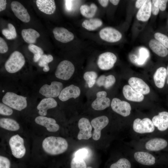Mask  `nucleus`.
<instances>
[{
  "mask_svg": "<svg viewBox=\"0 0 168 168\" xmlns=\"http://www.w3.org/2000/svg\"><path fill=\"white\" fill-rule=\"evenodd\" d=\"M42 147L48 154L55 155L65 152L68 147L67 141L61 137L50 136L45 138L43 141Z\"/></svg>",
  "mask_w": 168,
  "mask_h": 168,
  "instance_id": "1",
  "label": "nucleus"
},
{
  "mask_svg": "<svg viewBox=\"0 0 168 168\" xmlns=\"http://www.w3.org/2000/svg\"><path fill=\"white\" fill-rule=\"evenodd\" d=\"M26 97L12 92H8L3 96V104L16 110L21 111L27 105Z\"/></svg>",
  "mask_w": 168,
  "mask_h": 168,
  "instance_id": "2",
  "label": "nucleus"
},
{
  "mask_svg": "<svg viewBox=\"0 0 168 168\" xmlns=\"http://www.w3.org/2000/svg\"><path fill=\"white\" fill-rule=\"evenodd\" d=\"M25 62V58L22 54L20 52L16 51L11 54L5 63V67L8 72L14 73L22 68Z\"/></svg>",
  "mask_w": 168,
  "mask_h": 168,
  "instance_id": "3",
  "label": "nucleus"
},
{
  "mask_svg": "<svg viewBox=\"0 0 168 168\" xmlns=\"http://www.w3.org/2000/svg\"><path fill=\"white\" fill-rule=\"evenodd\" d=\"M74 71L75 67L72 63L69 61L64 60L58 64L55 74L58 79L67 80L71 77Z\"/></svg>",
  "mask_w": 168,
  "mask_h": 168,
  "instance_id": "4",
  "label": "nucleus"
},
{
  "mask_svg": "<svg viewBox=\"0 0 168 168\" xmlns=\"http://www.w3.org/2000/svg\"><path fill=\"white\" fill-rule=\"evenodd\" d=\"M12 154L16 158H21L25 155L26 149L24 145L23 138L19 135L12 137L9 141Z\"/></svg>",
  "mask_w": 168,
  "mask_h": 168,
  "instance_id": "5",
  "label": "nucleus"
},
{
  "mask_svg": "<svg viewBox=\"0 0 168 168\" xmlns=\"http://www.w3.org/2000/svg\"><path fill=\"white\" fill-rule=\"evenodd\" d=\"M133 128L135 132L139 134L152 133L155 130L152 120L148 118L136 119L133 122Z\"/></svg>",
  "mask_w": 168,
  "mask_h": 168,
  "instance_id": "6",
  "label": "nucleus"
},
{
  "mask_svg": "<svg viewBox=\"0 0 168 168\" xmlns=\"http://www.w3.org/2000/svg\"><path fill=\"white\" fill-rule=\"evenodd\" d=\"M63 85L61 82L54 81L50 85L46 84L40 88L39 92L46 98L55 97L59 95L63 89Z\"/></svg>",
  "mask_w": 168,
  "mask_h": 168,
  "instance_id": "7",
  "label": "nucleus"
},
{
  "mask_svg": "<svg viewBox=\"0 0 168 168\" xmlns=\"http://www.w3.org/2000/svg\"><path fill=\"white\" fill-rule=\"evenodd\" d=\"M117 57L113 53L106 52L100 54L97 60V65L101 70H108L112 68L117 60Z\"/></svg>",
  "mask_w": 168,
  "mask_h": 168,
  "instance_id": "8",
  "label": "nucleus"
},
{
  "mask_svg": "<svg viewBox=\"0 0 168 168\" xmlns=\"http://www.w3.org/2000/svg\"><path fill=\"white\" fill-rule=\"evenodd\" d=\"M111 106L114 112L124 117H127L130 114L131 107L127 101L115 98L111 101Z\"/></svg>",
  "mask_w": 168,
  "mask_h": 168,
  "instance_id": "9",
  "label": "nucleus"
},
{
  "mask_svg": "<svg viewBox=\"0 0 168 168\" xmlns=\"http://www.w3.org/2000/svg\"><path fill=\"white\" fill-rule=\"evenodd\" d=\"M108 118L104 115L100 116L93 119L91 124L94 130L92 134V138L94 140H98L101 136V131L108 124Z\"/></svg>",
  "mask_w": 168,
  "mask_h": 168,
  "instance_id": "10",
  "label": "nucleus"
},
{
  "mask_svg": "<svg viewBox=\"0 0 168 168\" xmlns=\"http://www.w3.org/2000/svg\"><path fill=\"white\" fill-rule=\"evenodd\" d=\"M78 125L80 129L77 136L78 139L87 140L92 137V126L87 119L81 118L79 120Z\"/></svg>",
  "mask_w": 168,
  "mask_h": 168,
  "instance_id": "11",
  "label": "nucleus"
},
{
  "mask_svg": "<svg viewBox=\"0 0 168 168\" xmlns=\"http://www.w3.org/2000/svg\"><path fill=\"white\" fill-rule=\"evenodd\" d=\"M99 35L102 40L112 43L119 41L122 37V35L119 31L110 27L102 29L100 31Z\"/></svg>",
  "mask_w": 168,
  "mask_h": 168,
  "instance_id": "12",
  "label": "nucleus"
},
{
  "mask_svg": "<svg viewBox=\"0 0 168 168\" xmlns=\"http://www.w3.org/2000/svg\"><path fill=\"white\" fill-rule=\"evenodd\" d=\"M107 93L104 91H100L96 94V98L91 104L92 108L97 110H103L109 107L110 104V99L106 97Z\"/></svg>",
  "mask_w": 168,
  "mask_h": 168,
  "instance_id": "13",
  "label": "nucleus"
},
{
  "mask_svg": "<svg viewBox=\"0 0 168 168\" xmlns=\"http://www.w3.org/2000/svg\"><path fill=\"white\" fill-rule=\"evenodd\" d=\"M11 8L15 16L22 22H29L30 19L27 9L20 2L13 1L11 3Z\"/></svg>",
  "mask_w": 168,
  "mask_h": 168,
  "instance_id": "14",
  "label": "nucleus"
},
{
  "mask_svg": "<svg viewBox=\"0 0 168 168\" xmlns=\"http://www.w3.org/2000/svg\"><path fill=\"white\" fill-rule=\"evenodd\" d=\"M128 83L134 90L142 95L147 94L150 93V89L149 86L140 78L131 77L129 79Z\"/></svg>",
  "mask_w": 168,
  "mask_h": 168,
  "instance_id": "15",
  "label": "nucleus"
},
{
  "mask_svg": "<svg viewBox=\"0 0 168 168\" xmlns=\"http://www.w3.org/2000/svg\"><path fill=\"white\" fill-rule=\"evenodd\" d=\"M80 93V90L79 87L71 85L63 89L58 98L61 101H65L71 98H76L79 96Z\"/></svg>",
  "mask_w": 168,
  "mask_h": 168,
  "instance_id": "16",
  "label": "nucleus"
},
{
  "mask_svg": "<svg viewBox=\"0 0 168 168\" xmlns=\"http://www.w3.org/2000/svg\"><path fill=\"white\" fill-rule=\"evenodd\" d=\"M55 39L63 43H67L72 40L73 34L66 29L63 27H56L53 31Z\"/></svg>",
  "mask_w": 168,
  "mask_h": 168,
  "instance_id": "17",
  "label": "nucleus"
},
{
  "mask_svg": "<svg viewBox=\"0 0 168 168\" xmlns=\"http://www.w3.org/2000/svg\"><path fill=\"white\" fill-rule=\"evenodd\" d=\"M35 121L37 124L45 127L47 130L50 132H56L59 128L55 120L52 118L40 116L35 118Z\"/></svg>",
  "mask_w": 168,
  "mask_h": 168,
  "instance_id": "18",
  "label": "nucleus"
},
{
  "mask_svg": "<svg viewBox=\"0 0 168 168\" xmlns=\"http://www.w3.org/2000/svg\"><path fill=\"white\" fill-rule=\"evenodd\" d=\"M152 120L159 130L165 131L168 128V112L164 111L159 113L153 116Z\"/></svg>",
  "mask_w": 168,
  "mask_h": 168,
  "instance_id": "19",
  "label": "nucleus"
},
{
  "mask_svg": "<svg viewBox=\"0 0 168 168\" xmlns=\"http://www.w3.org/2000/svg\"><path fill=\"white\" fill-rule=\"evenodd\" d=\"M167 145V141L161 138H154L148 141L145 145L146 149L151 151H158L165 148Z\"/></svg>",
  "mask_w": 168,
  "mask_h": 168,
  "instance_id": "20",
  "label": "nucleus"
},
{
  "mask_svg": "<svg viewBox=\"0 0 168 168\" xmlns=\"http://www.w3.org/2000/svg\"><path fill=\"white\" fill-rule=\"evenodd\" d=\"M134 157L137 162L143 165L152 166L155 163V157L148 152H136L134 153Z\"/></svg>",
  "mask_w": 168,
  "mask_h": 168,
  "instance_id": "21",
  "label": "nucleus"
},
{
  "mask_svg": "<svg viewBox=\"0 0 168 168\" xmlns=\"http://www.w3.org/2000/svg\"><path fill=\"white\" fill-rule=\"evenodd\" d=\"M123 93L127 100L132 101L141 102L144 98L143 95L136 91L128 85H126L124 86Z\"/></svg>",
  "mask_w": 168,
  "mask_h": 168,
  "instance_id": "22",
  "label": "nucleus"
},
{
  "mask_svg": "<svg viewBox=\"0 0 168 168\" xmlns=\"http://www.w3.org/2000/svg\"><path fill=\"white\" fill-rule=\"evenodd\" d=\"M57 103L53 98H46L43 99L38 105L37 108L39 110L38 113L40 116L47 115L48 109L57 106Z\"/></svg>",
  "mask_w": 168,
  "mask_h": 168,
  "instance_id": "23",
  "label": "nucleus"
},
{
  "mask_svg": "<svg viewBox=\"0 0 168 168\" xmlns=\"http://www.w3.org/2000/svg\"><path fill=\"white\" fill-rule=\"evenodd\" d=\"M36 3L39 9L47 14H53L56 10L54 0H37Z\"/></svg>",
  "mask_w": 168,
  "mask_h": 168,
  "instance_id": "24",
  "label": "nucleus"
},
{
  "mask_svg": "<svg viewBox=\"0 0 168 168\" xmlns=\"http://www.w3.org/2000/svg\"><path fill=\"white\" fill-rule=\"evenodd\" d=\"M151 12V1L146 0L138 11L136 17L139 21H146L149 19Z\"/></svg>",
  "mask_w": 168,
  "mask_h": 168,
  "instance_id": "25",
  "label": "nucleus"
},
{
  "mask_svg": "<svg viewBox=\"0 0 168 168\" xmlns=\"http://www.w3.org/2000/svg\"><path fill=\"white\" fill-rule=\"evenodd\" d=\"M167 75L166 69L164 67H160L156 70L153 75V80L157 87L159 88L164 87Z\"/></svg>",
  "mask_w": 168,
  "mask_h": 168,
  "instance_id": "26",
  "label": "nucleus"
},
{
  "mask_svg": "<svg viewBox=\"0 0 168 168\" xmlns=\"http://www.w3.org/2000/svg\"><path fill=\"white\" fill-rule=\"evenodd\" d=\"M149 45L152 51L159 56L165 57L168 54L167 49L156 40H151Z\"/></svg>",
  "mask_w": 168,
  "mask_h": 168,
  "instance_id": "27",
  "label": "nucleus"
},
{
  "mask_svg": "<svg viewBox=\"0 0 168 168\" xmlns=\"http://www.w3.org/2000/svg\"><path fill=\"white\" fill-rule=\"evenodd\" d=\"M21 33L25 41L30 44L35 43L37 38L40 36L37 31L31 28L24 29L22 30Z\"/></svg>",
  "mask_w": 168,
  "mask_h": 168,
  "instance_id": "28",
  "label": "nucleus"
},
{
  "mask_svg": "<svg viewBox=\"0 0 168 168\" xmlns=\"http://www.w3.org/2000/svg\"><path fill=\"white\" fill-rule=\"evenodd\" d=\"M0 127L6 130L16 131L20 128L18 123L15 120L8 118H2L0 119Z\"/></svg>",
  "mask_w": 168,
  "mask_h": 168,
  "instance_id": "29",
  "label": "nucleus"
},
{
  "mask_svg": "<svg viewBox=\"0 0 168 168\" xmlns=\"http://www.w3.org/2000/svg\"><path fill=\"white\" fill-rule=\"evenodd\" d=\"M115 81V77L113 75H110L107 76L102 75L97 79L96 83L99 86H103L105 88H108L112 86Z\"/></svg>",
  "mask_w": 168,
  "mask_h": 168,
  "instance_id": "30",
  "label": "nucleus"
},
{
  "mask_svg": "<svg viewBox=\"0 0 168 168\" xmlns=\"http://www.w3.org/2000/svg\"><path fill=\"white\" fill-rule=\"evenodd\" d=\"M102 24V21L98 18L90 19L86 20L82 23V26L89 30H94L100 27Z\"/></svg>",
  "mask_w": 168,
  "mask_h": 168,
  "instance_id": "31",
  "label": "nucleus"
},
{
  "mask_svg": "<svg viewBox=\"0 0 168 168\" xmlns=\"http://www.w3.org/2000/svg\"><path fill=\"white\" fill-rule=\"evenodd\" d=\"M97 10V7L94 3L90 6L83 5L80 7L81 14L84 16L88 18L92 17L95 14Z\"/></svg>",
  "mask_w": 168,
  "mask_h": 168,
  "instance_id": "32",
  "label": "nucleus"
},
{
  "mask_svg": "<svg viewBox=\"0 0 168 168\" xmlns=\"http://www.w3.org/2000/svg\"><path fill=\"white\" fill-rule=\"evenodd\" d=\"M8 29H3L2 30V34L8 40H12L16 37V32L14 26L11 23L8 24Z\"/></svg>",
  "mask_w": 168,
  "mask_h": 168,
  "instance_id": "33",
  "label": "nucleus"
},
{
  "mask_svg": "<svg viewBox=\"0 0 168 168\" xmlns=\"http://www.w3.org/2000/svg\"><path fill=\"white\" fill-rule=\"evenodd\" d=\"M97 77V73L94 71H88L85 73L83 78L90 88L92 87L96 82Z\"/></svg>",
  "mask_w": 168,
  "mask_h": 168,
  "instance_id": "34",
  "label": "nucleus"
},
{
  "mask_svg": "<svg viewBox=\"0 0 168 168\" xmlns=\"http://www.w3.org/2000/svg\"><path fill=\"white\" fill-rule=\"evenodd\" d=\"M131 164L127 159L122 158L112 164L110 168H131Z\"/></svg>",
  "mask_w": 168,
  "mask_h": 168,
  "instance_id": "35",
  "label": "nucleus"
},
{
  "mask_svg": "<svg viewBox=\"0 0 168 168\" xmlns=\"http://www.w3.org/2000/svg\"><path fill=\"white\" fill-rule=\"evenodd\" d=\"M71 168H87L84 160L74 157L71 162Z\"/></svg>",
  "mask_w": 168,
  "mask_h": 168,
  "instance_id": "36",
  "label": "nucleus"
},
{
  "mask_svg": "<svg viewBox=\"0 0 168 168\" xmlns=\"http://www.w3.org/2000/svg\"><path fill=\"white\" fill-rule=\"evenodd\" d=\"M154 37L156 40L162 44L167 49L168 48V37L162 33L157 32L155 34Z\"/></svg>",
  "mask_w": 168,
  "mask_h": 168,
  "instance_id": "37",
  "label": "nucleus"
},
{
  "mask_svg": "<svg viewBox=\"0 0 168 168\" xmlns=\"http://www.w3.org/2000/svg\"><path fill=\"white\" fill-rule=\"evenodd\" d=\"M89 153V151L87 149L85 148L81 149L75 153L74 157L84 160L88 157Z\"/></svg>",
  "mask_w": 168,
  "mask_h": 168,
  "instance_id": "38",
  "label": "nucleus"
},
{
  "mask_svg": "<svg viewBox=\"0 0 168 168\" xmlns=\"http://www.w3.org/2000/svg\"><path fill=\"white\" fill-rule=\"evenodd\" d=\"M13 113L12 109L5 104L0 103V114L5 115H10Z\"/></svg>",
  "mask_w": 168,
  "mask_h": 168,
  "instance_id": "39",
  "label": "nucleus"
},
{
  "mask_svg": "<svg viewBox=\"0 0 168 168\" xmlns=\"http://www.w3.org/2000/svg\"><path fill=\"white\" fill-rule=\"evenodd\" d=\"M28 48L34 55L40 54L42 56L44 52L42 49L34 44H30L28 46Z\"/></svg>",
  "mask_w": 168,
  "mask_h": 168,
  "instance_id": "40",
  "label": "nucleus"
},
{
  "mask_svg": "<svg viewBox=\"0 0 168 168\" xmlns=\"http://www.w3.org/2000/svg\"><path fill=\"white\" fill-rule=\"evenodd\" d=\"M10 161L7 158L2 156H0V168H10Z\"/></svg>",
  "mask_w": 168,
  "mask_h": 168,
  "instance_id": "41",
  "label": "nucleus"
},
{
  "mask_svg": "<svg viewBox=\"0 0 168 168\" xmlns=\"http://www.w3.org/2000/svg\"><path fill=\"white\" fill-rule=\"evenodd\" d=\"M140 56L138 59V63L141 64L144 63L149 56L148 52L145 48H142L140 51Z\"/></svg>",
  "mask_w": 168,
  "mask_h": 168,
  "instance_id": "42",
  "label": "nucleus"
},
{
  "mask_svg": "<svg viewBox=\"0 0 168 168\" xmlns=\"http://www.w3.org/2000/svg\"><path fill=\"white\" fill-rule=\"evenodd\" d=\"M151 9L153 15H156L158 14L159 11L158 0L151 1Z\"/></svg>",
  "mask_w": 168,
  "mask_h": 168,
  "instance_id": "43",
  "label": "nucleus"
},
{
  "mask_svg": "<svg viewBox=\"0 0 168 168\" xmlns=\"http://www.w3.org/2000/svg\"><path fill=\"white\" fill-rule=\"evenodd\" d=\"M8 50V47L5 40L0 37V53L1 54L5 53Z\"/></svg>",
  "mask_w": 168,
  "mask_h": 168,
  "instance_id": "44",
  "label": "nucleus"
},
{
  "mask_svg": "<svg viewBox=\"0 0 168 168\" xmlns=\"http://www.w3.org/2000/svg\"><path fill=\"white\" fill-rule=\"evenodd\" d=\"M40 59V60L44 61L48 63L53 61V58L52 56L50 54L48 55L46 54H43L41 56Z\"/></svg>",
  "mask_w": 168,
  "mask_h": 168,
  "instance_id": "45",
  "label": "nucleus"
},
{
  "mask_svg": "<svg viewBox=\"0 0 168 168\" xmlns=\"http://www.w3.org/2000/svg\"><path fill=\"white\" fill-rule=\"evenodd\" d=\"M40 67H43V70L45 72H47L49 71V68L48 65V63L44 61L40 60L38 63Z\"/></svg>",
  "mask_w": 168,
  "mask_h": 168,
  "instance_id": "46",
  "label": "nucleus"
},
{
  "mask_svg": "<svg viewBox=\"0 0 168 168\" xmlns=\"http://www.w3.org/2000/svg\"><path fill=\"white\" fill-rule=\"evenodd\" d=\"M168 2V0H159V6L161 10L163 11L165 10Z\"/></svg>",
  "mask_w": 168,
  "mask_h": 168,
  "instance_id": "47",
  "label": "nucleus"
},
{
  "mask_svg": "<svg viewBox=\"0 0 168 168\" xmlns=\"http://www.w3.org/2000/svg\"><path fill=\"white\" fill-rule=\"evenodd\" d=\"M66 8L68 11H71L72 9L73 4L72 0H65Z\"/></svg>",
  "mask_w": 168,
  "mask_h": 168,
  "instance_id": "48",
  "label": "nucleus"
},
{
  "mask_svg": "<svg viewBox=\"0 0 168 168\" xmlns=\"http://www.w3.org/2000/svg\"><path fill=\"white\" fill-rule=\"evenodd\" d=\"M6 0H0V12H1L5 9L6 7Z\"/></svg>",
  "mask_w": 168,
  "mask_h": 168,
  "instance_id": "49",
  "label": "nucleus"
},
{
  "mask_svg": "<svg viewBox=\"0 0 168 168\" xmlns=\"http://www.w3.org/2000/svg\"><path fill=\"white\" fill-rule=\"evenodd\" d=\"M146 0H138L136 1L135 3V6L138 8H140L142 6Z\"/></svg>",
  "mask_w": 168,
  "mask_h": 168,
  "instance_id": "50",
  "label": "nucleus"
},
{
  "mask_svg": "<svg viewBox=\"0 0 168 168\" xmlns=\"http://www.w3.org/2000/svg\"><path fill=\"white\" fill-rule=\"evenodd\" d=\"M98 2L100 4L104 7H106L108 3L109 0H99Z\"/></svg>",
  "mask_w": 168,
  "mask_h": 168,
  "instance_id": "51",
  "label": "nucleus"
},
{
  "mask_svg": "<svg viewBox=\"0 0 168 168\" xmlns=\"http://www.w3.org/2000/svg\"><path fill=\"white\" fill-rule=\"evenodd\" d=\"M41 55L40 54H35L34 55L33 57V60L35 62H37L40 59Z\"/></svg>",
  "mask_w": 168,
  "mask_h": 168,
  "instance_id": "52",
  "label": "nucleus"
},
{
  "mask_svg": "<svg viewBox=\"0 0 168 168\" xmlns=\"http://www.w3.org/2000/svg\"><path fill=\"white\" fill-rule=\"evenodd\" d=\"M110 1L113 5H117L119 2L120 1L118 0H110Z\"/></svg>",
  "mask_w": 168,
  "mask_h": 168,
  "instance_id": "53",
  "label": "nucleus"
},
{
  "mask_svg": "<svg viewBox=\"0 0 168 168\" xmlns=\"http://www.w3.org/2000/svg\"><path fill=\"white\" fill-rule=\"evenodd\" d=\"M166 70H167V74L168 76L167 83V84H168V65L167 67Z\"/></svg>",
  "mask_w": 168,
  "mask_h": 168,
  "instance_id": "54",
  "label": "nucleus"
},
{
  "mask_svg": "<svg viewBox=\"0 0 168 168\" xmlns=\"http://www.w3.org/2000/svg\"><path fill=\"white\" fill-rule=\"evenodd\" d=\"M87 168H92L91 167L89 166L87 167Z\"/></svg>",
  "mask_w": 168,
  "mask_h": 168,
  "instance_id": "55",
  "label": "nucleus"
}]
</instances>
